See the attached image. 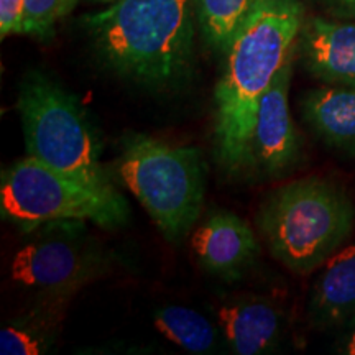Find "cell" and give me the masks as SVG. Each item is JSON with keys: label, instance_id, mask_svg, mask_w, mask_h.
Returning <instances> with one entry per match:
<instances>
[{"label": "cell", "instance_id": "7a4b0ae2", "mask_svg": "<svg viewBox=\"0 0 355 355\" xmlns=\"http://www.w3.org/2000/svg\"><path fill=\"white\" fill-rule=\"evenodd\" d=\"M194 0H114L84 21L96 50L119 76L175 89L194 64Z\"/></svg>", "mask_w": 355, "mask_h": 355}, {"label": "cell", "instance_id": "3957f363", "mask_svg": "<svg viewBox=\"0 0 355 355\" xmlns=\"http://www.w3.org/2000/svg\"><path fill=\"white\" fill-rule=\"evenodd\" d=\"M255 224L275 260L291 272L308 275L347 242L355 207L339 183L308 176L273 189L261 202Z\"/></svg>", "mask_w": 355, "mask_h": 355}, {"label": "cell", "instance_id": "ffe728a7", "mask_svg": "<svg viewBox=\"0 0 355 355\" xmlns=\"http://www.w3.org/2000/svg\"><path fill=\"white\" fill-rule=\"evenodd\" d=\"M345 326H347V331H345L343 340H340L339 350L343 354L355 355V318L350 319Z\"/></svg>", "mask_w": 355, "mask_h": 355}, {"label": "cell", "instance_id": "2e32d148", "mask_svg": "<svg viewBox=\"0 0 355 355\" xmlns=\"http://www.w3.org/2000/svg\"><path fill=\"white\" fill-rule=\"evenodd\" d=\"M263 2L265 0H194L202 37L214 50L225 53L242 26Z\"/></svg>", "mask_w": 355, "mask_h": 355}, {"label": "cell", "instance_id": "5b68a950", "mask_svg": "<svg viewBox=\"0 0 355 355\" xmlns=\"http://www.w3.org/2000/svg\"><path fill=\"white\" fill-rule=\"evenodd\" d=\"M26 155L92 188L117 191L101 162V144L76 97L46 74L32 71L17 96Z\"/></svg>", "mask_w": 355, "mask_h": 355}, {"label": "cell", "instance_id": "7c38bea8", "mask_svg": "<svg viewBox=\"0 0 355 355\" xmlns=\"http://www.w3.org/2000/svg\"><path fill=\"white\" fill-rule=\"evenodd\" d=\"M321 329L345 326L355 318V245H344L321 266L308 306Z\"/></svg>", "mask_w": 355, "mask_h": 355}, {"label": "cell", "instance_id": "5bb4252c", "mask_svg": "<svg viewBox=\"0 0 355 355\" xmlns=\"http://www.w3.org/2000/svg\"><path fill=\"white\" fill-rule=\"evenodd\" d=\"M68 301L66 298H42L33 309L8 321L0 331V354H46L55 343Z\"/></svg>", "mask_w": 355, "mask_h": 355}, {"label": "cell", "instance_id": "e0dca14e", "mask_svg": "<svg viewBox=\"0 0 355 355\" xmlns=\"http://www.w3.org/2000/svg\"><path fill=\"white\" fill-rule=\"evenodd\" d=\"M78 0H25L21 35L46 40L56 21L73 10Z\"/></svg>", "mask_w": 355, "mask_h": 355}, {"label": "cell", "instance_id": "277c9868", "mask_svg": "<svg viewBox=\"0 0 355 355\" xmlns=\"http://www.w3.org/2000/svg\"><path fill=\"white\" fill-rule=\"evenodd\" d=\"M117 171L168 242L180 243L193 230L206 196V163L198 148L139 133L123 141Z\"/></svg>", "mask_w": 355, "mask_h": 355}, {"label": "cell", "instance_id": "8992f818", "mask_svg": "<svg viewBox=\"0 0 355 355\" xmlns=\"http://www.w3.org/2000/svg\"><path fill=\"white\" fill-rule=\"evenodd\" d=\"M0 214L30 234L48 222L68 219L115 229L128 220L130 209L119 191L92 188L26 155L2 173Z\"/></svg>", "mask_w": 355, "mask_h": 355}, {"label": "cell", "instance_id": "4fadbf2b", "mask_svg": "<svg viewBox=\"0 0 355 355\" xmlns=\"http://www.w3.org/2000/svg\"><path fill=\"white\" fill-rule=\"evenodd\" d=\"M304 121L332 148L355 153V86H324L301 101Z\"/></svg>", "mask_w": 355, "mask_h": 355}, {"label": "cell", "instance_id": "9c48e42d", "mask_svg": "<svg viewBox=\"0 0 355 355\" xmlns=\"http://www.w3.org/2000/svg\"><path fill=\"white\" fill-rule=\"evenodd\" d=\"M194 257L207 273L234 282L260 257V241L245 219L229 211H212L191 239Z\"/></svg>", "mask_w": 355, "mask_h": 355}, {"label": "cell", "instance_id": "9a60e30c", "mask_svg": "<svg viewBox=\"0 0 355 355\" xmlns=\"http://www.w3.org/2000/svg\"><path fill=\"white\" fill-rule=\"evenodd\" d=\"M153 324L165 339L191 354H212L219 350V340H224L220 327L186 306H163L155 313Z\"/></svg>", "mask_w": 355, "mask_h": 355}, {"label": "cell", "instance_id": "6da1fadb", "mask_svg": "<svg viewBox=\"0 0 355 355\" xmlns=\"http://www.w3.org/2000/svg\"><path fill=\"white\" fill-rule=\"evenodd\" d=\"M301 28L298 0H265L225 51L214 91V137L217 158L229 173L243 171L259 102L293 56Z\"/></svg>", "mask_w": 355, "mask_h": 355}, {"label": "cell", "instance_id": "30bf717a", "mask_svg": "<svg viewBox=\"0 0 355 355\" xmlns=\"http://www.w3.org/2000/svg\"><path fill=\"white\" fill-rule=\"evenodd\" d=\"M217 321L225 345L237 355L273 352L285 334V316L278 306L257 296L225 301Z\"/></svg>", "mask_w": 355, "mask_h": 355}, {"label": "cell", "instance_id": "52a82bcc", "mask_svg": "<svg viewBox=\"0 0 355 355\" xmlns=\"http://www.w3.org/2000/svg\"><path fill=\"white\" fill-rule=\"evenodd\" d=\"M13 255L10 277L42 298L71 300L112 266L109 252L89 232L86 220L40 225Z\"/></svg>", "mask_w": 355, "mask_h": 355}, {"label": "cell", "instance_id": "ac0fdd59", "mask_svg": "<svg viewBox=\"0 0 355 355\" xmlns=\"http://www.w3.org/2000/svg\"><path fill=\"white\" fill-rule=\"evenodd\" d=\"M25 0H0V37L21 35Z\"/></svg>", "mask_w": 355, "mask_h": 355}, {"label": "cell", "instance_id": "8fae6325", "mask_svg": "<svg viewBox=\"0 0 355 355\" xmlns=\"http://www.w3.org/2000/svg\"><path fill=\"white\" fill-rule=\"evenodd\" d=\"M300 50L314 78L355 86V24L311 19L301 28Z\"/></svg>", "mask_w": 355, "mask_h": 355}, {"label": "cell", "instance_id": "ba28073f", "mask_svg": "<svg viewBox=\"0 0 355 355\" xmlns=\"http://www.w3.org/2000/svg\"><path fill=\"white\" fill-rule=\"evenodd\" d=\"M291 60L278 71L257 109L243 171L259 178H279L298 165L301 139L290 110Z\"/></svg>", "mask_w": 355, "mask_h": 355}, {"label": "cell", "instance_id": "d6986e66", "mask_svg": "<svg viewBox=\"0 0 355 355\" xmlns=\"http://www.w3.org/2000/svg\"><path fill=\"white\" fill-rule=\"evenodd\" d=\"M334 15L355 19V0H324Z\"/></svg>", "mask_w": 355, "mask_h": 355}, {"label": "cell", "instance_id": "44dd1931", "mask_svg": "<svg viewBox=\"0 0 355 355\" xmlns=\"http://www.w3.org/2000/svg\"><path fill=\"white\" fill-rule=\"evenodd\" d=\"M97 2H114V0H97Z\"/></svg>", "mask_w": 355, "mask_h": 355}]
</instances>
